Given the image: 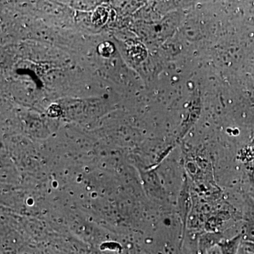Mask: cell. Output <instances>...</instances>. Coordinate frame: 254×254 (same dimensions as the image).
Wrapping results in <instances>:
<instances>
[{"mask_svg": "<svg viewBox=\"0 0 254 254\" xmlns=\"http://www.w3.org/2000/svg\"><path fill=\"white\" fill-rule=\"evenodd\" d=\"M98 10L95 11L94 16H93V21L95 23H103L105 21V16H107V13L103 8H98Z\"/></svg>", "mask_w": 254, "mask_h": 254, "instance_id": "cell-5", "label": "cell"}, {"mask_svg": "<svg viewBox=\"0 0 254 254\" xmlns=\"http://www.w3.org/2000/svg\"><path fill=\"white\" fill-rule=\"evenodd\" d=\"M61 113V108H60L59 105L57 104L52 105L48 110V115H49L50 117H53V118H57V117L60 115Z\"/></svg>", "mask_w": 254, "mask_h": 254, "instance_id": "cell-6", "label": "cell"}, {"mask_svg": "<svg viewBox=\"0 0 254 254\" xmlns=\"http://www.w3.org/2000/svg\"><path fill=\"white\" fill-rule=\"evenodd\" d=\"M191 197L188 181L185 180L178 198V211L182 222V231L185 235L187 230V222L191 208Z\"/></svg>", "mask_w": 254, "mask_h": 254, "instance_id": "cell-1", "label": "cell"}, {"mask_svg": "<svg viewBox=\"0 0 254 254\" xmlns=\"http://www.w3.org/2000/svg\"><path fill=\"white\" fill-rule=\"evenodd\" d=\"M250 196L252 197V198H253L254 200V192H253V193H251Z\"/></svg>", "mask_w": 254, "mask_h": 254, "instance_id": "cell-7", "label": "cell"}, {"mask_svg": "<svg viewBox=\"0 0 254 254\" xmlns=\"http://www.w3.org/2000/svg\"><path fill=\"white\" fill-rule=\"evenodd\" d=\"M98 51L102 56L108 58L113 54L114 51H115V48H114L113 44L110 43V42H104V43H102L100 46H98Z\"/></svg>", "mask_w": 254, "mask_h": 254, "instance_id": "cell-4", "label": "cell"}, {"mask_svg": "<svg viewBox=\"0 0 254 254\" xmlns=\"http://www.w3.org/2000/svg\"><path fill=\"white\" fill-rule=\"evenodd\" d=\"M237 160L245 166L250 176L254 179V138L239 151Z\"/></svg>", "mask_w": 254, "mask_h": 254, "instance_id": "cell-2", "label": "cell"}, {"mask_svg": "<svg viewBox=\"0 0 254 254\" xmlns=\"http://www.w3.org/2000/svg\"><path fill=\"white\" fill-rule=\"evenodd\" d=\"M242 240H243L241 234L230 240L220 241L218 245L220 247L221 254H237Z\"/></svg>", "mask_w": 254, "mask_h": 254, "instance_id": "cell-3", "label": "cell"}]
</instances>
